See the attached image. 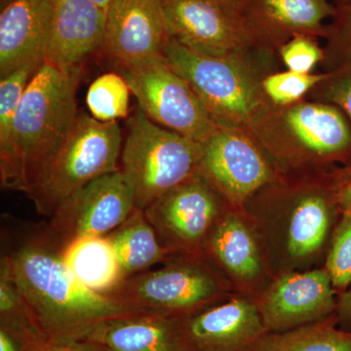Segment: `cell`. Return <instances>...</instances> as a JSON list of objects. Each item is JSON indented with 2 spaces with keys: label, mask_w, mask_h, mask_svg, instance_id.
<instances>
[{
  "label": "cell",
  "mask_w": 351,
  "mask_h": 351,
  "mask_svg": "<svg viewBox=\"0 0 351 351\" xmlns=\"http://www.w3.org/2000/svg\"><path fill=\"white\" fill-rule=\"evenodd\" d=\"M337 316L339 327L351 332V286L338 297Z\"/></svg>",
  "instance_id": "34"
},
{
  "label": "cell",
  "mask_w": 351,
  "mask_h": 351,
  "mask_svg": "<svg viewBox=\"0 0 351 351\" xmlns=\"http://www.w3.org/2000/svg\"><path fill=\"white\" fill-rule=\"evenodd\" d=\"M119 68L138 108L154 123L197 143L218 128L189 83L162 55Z\"/></svg>",
  "instance_id": "9"
},
{
  "label": "cell",
  "mask_w": 351,
  "mask_h": 351,
  "mask_svg": "<svg viewBox=\"0 0 351 351\" xmlns=\"http://www.w3.org/2000/svg\"><path fill=\"white\" fill-rule=\"evenodd\" d=\"M178 317L195 351H247L267 332L257 300L237 293Z\"/></svg>",
  "instance_id": "16"
},
{
  "label": "cell",
  "mask_w": 351,
  "mask_h": 351,
  "mask_svg": "<svg viewBox=\"0 0 351 351\" xmlns=\"http://www.w3.org/2000/svg\"><path fill=\"white\" fill-rule=\"evenodd\" d=\"M267 332L313 324L337 313L338 294L324 267L274 277L257 299Z\"/></svg>",
  "instance_id": "15"
},
{
  "label": "cell",
  "mask_w": 351,
  "mask_h": 351,
  "mask_svg": "<svg viewBox=\"0 0 351 351\" xmlns=\"http://www.w3.org/2000/svg\"><path fill=\"white\" fill-rule=\"evenodd\" d=\"M199 144V170L233 209L283 176L246 132L218 126Z\"/></svg>",
  "instance_id": "11"
},
{
  "label": "cell",
  "mask_w": 351,
  "mask_h": 351,
  "mask_svg": "<svg viewBox=\"0 0 351 351\" xmlns=\"http://www.w3.org/2000/svg\"><path fill=\"white\" fill-rule=\"evenodd\" d=\"M335 13L331 0H243L239 16L260 47L278 54L295 36L324 38Z\"/></svg>",
  "instance_id": "17"
},
{
  "label": "cell",
  "mask_w": 351,
  "mask_h": 351,
  "mask_svg": "<svg viewBox=\"0 0 351 351\" xmlns=\"http://www.w3.org/2000/svg\"><path fill=\"white\" fill-rule=\"evenodd\" d=\"M324 75V73L302 75L288 69L278 71L263 78V89L272 105L287 107L304 100Z\"/></svg>",
  "instance_id": "28"
},
{
  "label": "cell",
  "mask_w": 351,
  "mask_h": 351,
  "mask_svg": "<svg viewBox=\"0 0 351 351\" xmlns=\"http://www.w3.org/2000/svg\"><path fill=\"white\" fill-rule=\"evenodd\" d=\"M25 351H112L92 339H57L45 338L27 346Z\"/></svg>",
  "instance_id": "33"
},
{
  "label": "cell",
  "mask_w": 351,
  "mask_h": 351,
  "mask_svg": "<svg viewBox=\"0 0 351 351\" xmlns=\"http://www.w3.org/2000/svg\"><path fill=\"white\" fill-rule=\"evenodd\" d=\"M53 24L52 0H9L0 13V76L43 64Z\"/></svg>",
  "instance_id": "19"
},
{
  "label": "cell",
  "mask_w": 351,
  "mask_h": 351,
  "mask_svg": "<svg viewBox=\"0 0 351 351\" xmlns=\"http://www.w3.org/2000/svg\"><path fill=\"white\" fill-rule=\"evenodd\" d=\"M247 351H351V332L337 313L320 322L284 332H265Z\"/></svg>",
  "instance_id": "24"
},
{
  "label": "cell",
  "mask_w": 351,
  "mask_h": 351,
  "mask_svg": "<svg viewBox=\"0 0 351 351\" xmlns=\"http://www.w3.org/2000/svg\"><path fill=\"white\" fill-rule=\"evenodd\" d=\"M160 5L167 38L198 54L225 58L267 50L239 16L209 0H160Z\"/></svg>",
  "instance_id": "12"
},
{
  "label": "cell",
  "mask_w": 351,
  "mask_h": 351,
  "mask_svg": "<svg viewBox=\"0 0 351 351\" xmlns=\"http://www.w3.org/2000/svg\"><path fill=\"white\" fill-rule=\"evenodd\" d=\"M162 56L189 83L218 126L248 132L272 107L263 80L278 71V54L260 50L233 57L198 54L172 39L164 44Z\"/></svg>",
  "instance_id": "5"
},
{
  "label": "cell",
  "mask_w": 351,
  "mask_h": 351,
  "mask_svg": "<svg viewBox=\"0 0 351 351\" xmlns=\"http://www.w3.org/2000/svg\"><path fill=\"white\" fill-rule=\"evenodd\" d=\"M331 1L335 5H341V4L346 3V2H350L351 0H331Z\"/></svg>",
  "instance_id": "39"
},
{
  "label": "cell",
  "mask_w": 351,
  "mask_h": 351,
  "mask_svg": "<svg viewBox=\"0 0 351 351\" xmlns=\"http://www.w3.org/2000/svg\"><path fill=\"white\" fill-rule=\"evenodd\" d=\"M106 239L119 258L125 279L167 262L173 256L164 247L144 210L138 208Z\"/></svg>",
  "instance_id": "22"
},
{
  "label": "cell",
  "mask_w": 351,
  "mask_h": 351,
  "mask_svg": "<svg viewBox=\"0 0 351 351\" xmlns=\"http://www.w3.org/2000/svg\"><path fill=\"white\" fill-rule=\"evenodd\" d=\"M112 351H195L179 317L138 313L101 323L86 337Z\"/></svg>",
  "instance_id": "21"
},
{
  "label": "cell",
  "mask_w": 351,
  "mask_h": 351,
  "mask_svg": "<svg viewBox=\"0 0 351 351\" xmlns=\"http://www.w3.org/2000/svg\"><path fill=\"white\" fill-rule=\"evenodd\" d=\"M247 133L281 175L324 174L351 166V121L332 104L304 99L272 106Z\"/></svg>",
  "instance_id": "4"
},
{
  "label": "cell",
  "mask_w": 351,
  "mask_h": 351,
  "mask_svg": "<svg viewBox=\"0 0 351 351\" xmlns=\"http://www.w3.org/2000/svg\"><path fill=\"white\" fill-rule=\"evenodd\" d=\"M339 200L341 212L351 211V176H345V180L339 189Z\"/></svg>",
  "instance_id": "36"
},
{
  "label": "cell",
  "mask_w": 351,
  "mask_h": 351,
  "mask_svg": "<svg viewBox=\"0 0 351 351\" xmlns=\"http://www.w3.org/2000/svg\"><path fill=\"white\" fill-rule=\"evenodd\" d=\"M135 209L130 186L119 170L95 180L69 197L45 226L64 250L77 240L107 237Z\"/></svg>",
  "instance_id": "13"
},
{
  "label": "cell",
  "mask_w": 351,
  "mask_h": 351,
  "mask_svg": "<svg viewBox=\"0 0 351 351\" xmlns=\"http://www.w3.org/2000/svg\"><path fill=\"white\" fill-rule=\"evenodd\" d=\"M31 341L0 328V351H25Z\"/></svg>",
  "instance_id": "35"
},
{
  "label": "cell",
  "mask_w": 351,
  "mask_h": 351,
  "mask_svg": "<svg viewBox=\"0 0 351 351\" xmlns=\"http://www.w3.org/2000/svg\"><path fill=\"white\" fill-rule=\"evenodd\" d=\"M162 265L128 277L108 297L136 313L178 317L233 293L203 254H177Z\"/></svg>",
  "instance_id": "8"
},
{
  "label": "cell",
  "mask_w": 351,
  "mask_h": 351,
  "mask_svg": "<svg viewBox=\"0 0 351 351\" xmlns=\"http://www.w3.org/2000/svg\"><path fill=\"white\" fill-rule=\"evenodd\" d=\"M82 69H62L44 62L29 82L16 113L9 142L0 149V182L27 195L77 117L76 89Z\"/></svg>",
  "instance_id": "3"
},
{
  "label": "cell",
  "mask_w": 351,
  "mask_h": 351,
  "mask_svg": "<svg viewBox=\"0 0 351 351\" xmlns=\"http://www.w3.org/2000/svg\"><path fill=\"white\" fill-rule=\"evenodd\" d=\"M0 328L32 343L48 338L38 326L8 263L2 258L0 261Z\"/></svg>",
  "instance_id": "25"
},
{
  "label": "cell",
  "mask_w": 351,
  "mask_h": 351,
  "mask_svg": "<svg viewBox=\"0 0 351 351\" xmlns=\"http://www.w3.org/2000/svg\"><path fill=\"white\" fill-rule=\"evenodd\" d=\"M209 1L221 6V8L226 9L228 12L239 16L240 7H241L243 0H209Z\"/></svg>",
  "instance_id": "37"
},
{
  "label": "cell",
  "mask_w": 351,
  "mask_h": 351,
  "mask_svg": "<svg viewBox=\"0 0 351 351\" xmlns=\"http://www.w3.org/2000/svg\"><path fill=\"white\" fill-rule=\"evenodd\" d=\"M325 75L306 99L332 104L341 108L351 121V64H345ZM346 177L351 176V166L343 170Z\"/></svg>",
  "instance_id": "31"
},
{
  "label": "cell",
  "mask_w": 351,
  "mask_h": 351,
  "mask_svg": "<svg viewBox=\"0 0 351 351\" xmlns=\"http://www.w3.org/2000/svg\"><path fill=\"white\" fill-rule=\"evenodd\" d=\"M167 40L160 0H113L106 11L103 46L119 66L161 56Z\"/></svg>",
  "instance_id": "18"
},
{
  "label": "cell",
  "mask_w": 351,
  "mask_h": 351,
  "mask_svg": "<svg viewBox=\"0 0 351 351\" xmlns=\"http://www.w3.org/2000/svg\"><path fill=\"white\" fill-rule=\"evenodd\" d=\"M53 24L45 63L75 69L103 46L106 11L92 0H52Z\"/></svg>",
  "instance_id": "20"
},
{
  "label": "cell",
  "mask_w": 351,
  "mask_h": 351,
  "mask_svg": "<svg viewBox=\"0 0 351 351\" xmlns=\"http://www.w3.org/2000/svg\"><path fill=\"white\" fill-rule=\"evenodd\" d=\"M232 207L201 171L154 201L145 214L166 249L202 254L214 226Z\"/></svg>",
  "instance_id": "10"
},
{
  "label": "cell",
  "mask_w": 351,
  "mask_h": 351,
  "mask_svg": "<svg viewBox=\"0 0 351 351\" xmlns=\"http://www.w3.org/2000/svg\"><path fill=\"white\" fill-rule=\"evenodd\" d=\"M92 1L95 2L99 7H101L104 10L107 11L108 5H110V2L113 1V0H92Z\"/></svg>",
  "instance_id": "38"
},
{
  "label": "cell",
  "mask_w": 351,
  "mask_h": 351,
  "mask_svg": "<svg viewBox=\"0 0 351 351\" xmlns=\"http://www.w3.org/2000/svg\"><path fill=\"white\" fill-rule=\"evenodd\" d=\"M131 90L123 76L108 73L92 82L86 95L91 117L101 122L117 121L128 114Z\"/></svg>",
  "instance_id": "26"
},
{
  "label": "cell",
  "mask_w": 351,
  "mask_h": 351,
  "mask_svg": "<svg viewBox=\"0 0 351 351\" xmlns=\"http://www.w3.org/2000/svg\"><path fill=\"white\" fill-rule=\"evenodd\" d=\"M66 265L76 278L97 294L108 295L125 280L112 245L105 237H89L69 245Z\"/></svg>",
  "instance_id": "23"
},
{
  "label": "cell",
  "mask_w": 351,
  "mask_h": 351,
  "mask_svg": "<svg viewBox=\"0 0 351 351\" xmlns=\"http://www.w3.org/2000/svg\"><path fill=\"white\" fill-rule=\"evenodd\" d=\"M324 267L339 297L351 285V211L341 213L332 233Z\"/></svg>",
  "instance_id": "30"
},
{
  "label": "cell",
  "mask_w": 351,
  "mask_h": 351,
  "mask_svg": "<svg viewBox=\"0 0 351 351\" xmlns=\"http://www.w3.org/2000/svg\"><path fill=\"white\" fill-rule=\"evenodd\" d=\"M117 121L101 122L78 112L73 128L27 193L38 214L52 217L90 182L117 172L122 152Z\"/></svg>",
  "instance_id": "6"
},
{
  "label": "cell",
  "mask_w": 351,
  "mask_h": 351,
  "mask_svg": "<svg viewBox=\"0 0 351 351\" xmlns=\"http://www.w3.org/2000/svg\"><path fill=\"white\" fill-rule=\"evenodd\" d=\"M120 157L135 207L145 210L199 171L200 144L154 123L138 108Z\"/></svg>",
  "instance_id": "7"
},
{
  "label": "cell",
  "mask_w": 351,
  "mask_h": 351,
  "mask_svg": "<svg viewBox=\"0 0 351 351\" xmlns=\"http://www.w3.org/2000/svg\"><path fill=\"white\" fill-rule=\"evenodd\" d=\"M43 64H25L9 75L2 76L0 80V149L9 142L14 119L23 96Z\"/></svg>",
  "instance_id": "27"
},
{
  "label": "cell",
  "mask_w": 351,
  "mask_h": 351,
  "mask_svg": "<svg viewBox=\"0 0 351 351\" xmlns=\"http://www.w3.org/2000/svg\"><path fill=\"white\" fill-rule=\"evenodd\" d=\"M64 251L43 226L20 237L1 257L48 338L85 339L101 323L138 314L85 287L69 269Z\"/></svg>",
  "instance_id": "2"
},
{
  "label": "cell",
  "mask_w": 351,
  "mask_h": 351,
  "mask_svg": "<svg viewBox=\"0 0 351 351\" xmlns=\"http://www.w3.org/2000/svg\"><path fill=\"white\" fill-rule=\"evenodd\" d=\"M343 170L283 175L247 201L272 277L324 267L341 209Z\"/></svg>",
  "instance_id": "1"
},
{
  "label": "cell",
  "mask_w": 351,
  "mask_h": 351,
  "mask_svg": "<svg viewBox=\"0 0 351 351\" xmlns=\"http://www.w3.org/2000/svg\"><path fill=\"white\" fill-rule=\"evenodd\" d=\"M202 254L237 294L257 300L274 279L257 230L243 209L232 208L221 217Z\"/></svg>",
  "instance_id": "14"
},
{
  "label": "cell",
  "mask_w": 351,
  "mask_h": 351,
  "mask_svg": "<svg viewBox=\"0 0 351 351\" xmlns=\"http://www.w3.org/2000/svg\"><path fill=\"white\" fill-rule=\"evenodd\" d=\"M278 56L288 71L309 75L322 63L324 52L318 38L298 36L279 48Z\"/></svg>",
  "instance_id": "32"
},
{
  "label": "cell",
  "mask_w": 351,
  "mask_h": 351,
  "mask_svg": "<svg viewBox=\"0 0 351 351\" xmlns=\"http://www.w3.org/2000/svg\"><path fill=\"white\" fill-rule=\"evenodd\" d=\"M322 73L351 64V1L336 5V13L326 27Z\"/></svg>",
  "instance_id": "29"
}]
</instances>
